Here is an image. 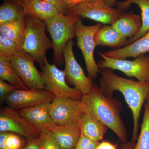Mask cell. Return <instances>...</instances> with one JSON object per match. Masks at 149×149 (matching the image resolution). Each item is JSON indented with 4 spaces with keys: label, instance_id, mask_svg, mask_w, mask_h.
Listing matches in <instances>:
<instances>
[{
    "label": "cell",
    "instance_id": "6da1fadb",
    "mask_svg": "<svg viewBox=\"0 0 149 149\" xmlns=\"http://www.w3.org/2000/svg\"><path fill=\"white\" fill-rule=\"evenodd\" d=\"M100 72L101 74L100 88L104 94L112 97L113 92L119 91L132 112L133 129L131 142L135 145L138 138L139 120L142 107L149 95V84L120 77L109 68L102 69Z\"/></svg>",
    "mask_w": 149,
    "mask_h": 149
},
{
    "label": "cell",
    "instance_id": "7a4b0ae2",
    "mask_svg": "<svg viewBox=\"0 0 149 149\" xmlns=\"http://www.w3.org/2000/svg\"><path fill=\"white\" fill-rule=\"evenodd\" d=\"M80 100L86 112L112 130L122 143H126L127 131L121 117L122 104L118 99L107 96L95 84Z\"/></svg>",
    "mask_w": 149,
    "mask_h": 149
},
{
    "label": "cell",
    "instance_id": "3957f363",
    "mask_svg": "<svg viewBox=\"0 0 149 149\" xmlns=\"http://www.w3.org/2000/svg\"><path fill=\"white\" fill-rule=\"evenodd\" d=\"M26 32L22 49L30 55L42 68L47 58V51L52 48V44L46 33L45 22L26 14Z\"/></svg>",
    "mask_w": 149,
    "mask_h": 149
},
{
    "label": "cell",
    "instance_id": "277c9868",
    "mask_svg": "<svg viewBox=\"0 0 149 149\" xmlns=\"http://www.w3.org/2000/svg\"><path fill=\"white\" fill-rule=\"evenodd\" d=\"M79 17L59 13L45 22L52 44L54 61L58 65L64 62L63 52L67 44L75 37V27Z\"/></svg>",
    "mask_w": 149,
    "mask_h": 149
},
{
    "label": "cell",
    "instance_id": "5b68a950",
    "mask_svg": "<svg viewBox=\"0 0 149 149\" xmlns=\"http://www.w3.org/2000/svg\"><path fill=\"white\" fill-rule=\"evenodd\" d=\"M101 23L87 26L79 18L75 24V37L78 47L83 54L88 76L92 80L97 77L100 72L94 57V52L97 47L95 37L96 33L102 27Z\"/></svg>",
    "mask_w": 149,
    "mask_h": 149
},
{
    "label": "cell",
    "instance_id": "8992f818",
    "mask_svg": "<svg viewBox=\"0 0 149 149\" xmlns=\"http://www.w3.org/2000/svg\"><path fill=\"white\" fill-rule=\"evenodd\" d=\"M98 54L102 58L97 64L100 70L109 68L118 70L128 77H134L140 82L149 84V55H142L130 61L111 58L100 52Z\"/></svg>",
    "mask_w": 149,
    "mask_h": 149
},
{
    "label": "cell",
    "instance_id": "52a82bcc",
    "mask_svg": "<svg viewBox=\"0 0 149 149\" xmlns=\"http://www.w3.org/2000/svg\"><path fill=\"white\" fill-rule=\"evenodd\" d=\"M123 13V11L107 5L104 0H97L82 3L68 9L67 15L82 16L101 24L111 25Z\"/></svg>",
    "mask_w": 149,
    "mask_h": 149
},
{
    "label": "cell",
    "instance_id": "ba28073f",
    "mask_svg": "<svg viewBox=\"0 0 149 149\" xmlns=\"http://www.w3.org/2000/svg\"><path fill=\"white\" fill-rule=\"evenodd\" d=\"M42 69L45 89L55 97L81 100L83 94L76 88L68 86L64 71L58 68L55 63L51 64L47 58Z\"/></svg>",
    "mask_w": 149,
    "mask_h": 149
},
{
    "label": "cell",
    "instance_id": "9c48e42d",
    "mask_svg": "<svg viewBox=\"0 0 149 149\" xmlns=\"http://www.w3.org/2000/svg\"><path fill=\"white\" fill-rule=\"evenodd\" d=\"M74 42L69 41L63 52L65 64L64 71L67 82L74 86L83 95L90 93L95 83L89 76L85 75L83 68L77 62L73 50Z\"/></svg>",
    "mask_w": 149,
    "mask_h": 149
},
{
    "label": "cell",
    "instance_id": "30bf717a",
    "mask_svg": "<svg viewBox=\"0 0 149 149\" xmlns=\"http://www.w3.org/2000/svg\"><path fill=\"white\" fill-rule=\"evenodd\" d=\"M50 113L56 125L77 123L86 113L80 100L55 97L49 104Z\"/></svg>",
    "mask_w": 149,
    "mask_h": 149
},
{
    "label": "cell",
    "instance_id": "8fae6325",
    "mask_svg": "<svg viewBox=\"0 0 149 149\" xmlns=\"http://www.w3.org/2000/svg\"><path fill=\"white\" fill-rule=\"evenodd\" d=\"M11 62L17 74L29 89H45L42 72L35 66V60L21 49L10 58Z\"/></svg>",
    "mask_w": 149,
    "mask_h": 149
},
{
    "label": "cell",
    "instance_id": "7c38bea8",
    "mask_svg": "<svg viewBox=\"0 0 149 149\" xmlns=\"http://www.w3.org/2000/svg\"><path fill=\"white\" fill-rule=\"evenodd\" d=\"M17 133L25 139L39 137L41 131L21 117L18 111L9 107L0 111V132Z\"/></svg>",
    "mask_w": 149,
    "mask_h": 149
},
{
    "label": "cell",
    "instance_id": "4fadbf2b",
    "mask_svg": "<svg viewBox=\"0 0 149 149\" xmlns=\"http://www.w3.org/2000/svg\"><path fill=\"white\" fill-rule=\"evenodd\" d=\"M55 97L53 93L46 89H19L10 93L6 102L10 108L20 110L37 105L49 103Z\"/></svg>",
    "mask_w": 149,
    "mask_h": 149
},
{
    "label": "cell",
    "instance_id": "5bb4252c",
    "mask_svg": "<svg viewBox=\"0 0 149 149\" xmlns=\"http://www.w3.org/2000/svg\"><path fill=\"white\" fill-rule=\"evenodd\" d=\"M49 103L37 105L19 111L22 117L41 131H50L56 125L49 110Z\"/></svg>",
    "mask_w": 149,
    "mask_h": 149
},
{
    "label": "cell",
    "instance_id": "9a60e30c",
    "mask_svg": "<svg viewBox=\"0 0 149 149\" xmlns=\"http://www.w3.org/2000/svg\"><path fill=\"white\" fill-rule=\"evenodd\" d=\"M148 52L149 30L143 37L123 47L100 53L103 55L111 58L126 59L131 57L136 58Z\"/></svg>",
    "mask_w": 149,
    "mask_h": 149
},
{
    "label": "cell",
    "instance_id": "2e32d148",
    "mask_svg": "<svg viewBox=\"0 0 149 149\" xmlns=\"http://www.w3.org/2000/svg\"><path fill=\"white\" fill-rule=\"evenodd\" d=\"M22 7L25 14L45 22L59 13L55 7L42 0H11Z\"/></svg>",
    "mask_w": 149,
    "mask_h": 149
},
{
    "label": "cell",
    "instance_id": "e0dca14e",
    "mask_svg": "<svg viewBox=\"0 0 149 149\" xmlns=\"http://www.w3.org/2000/svg\"><path fill=\"white\" fill-rule=\"evenodd\" d=\"M50 131L63 149H74L82 133L77 123L55 125Z\"/></svg>",
    "mask_w": 149,
    "mask_h": 149
},
{
    "label": "cell",
    "instance_id": "ac0fdd59",
    "mask_svg": "<svg viewBox=\"0 0 149 149\" xmlns=\"http://www.w3.org/2000/svg\"><path fill=\"white\" fill-rule=\"evenodd\" d=\"M111 26L120 35L129 39L139 33L142 27V21L140 16L133 13H123Z\"/></svg>",
    "mask_w": 149,
    "mask_h": 149
},
{
    "label": "cell",
    "instance_id": "d6986e66",
    "mask_svg": "<svg viewBox=\"0 0 149 149\" xmlns=\"http://www.w3.org/2000/svg\"><path fill=\"white\" fill-rule=\"evenodd\" d=\"M96 46L120 49L125 47L128 39L123 37L111 25L103 26L98 30L95 37Z\"/></svg>",
    "mask_w": 149,
    "mask_h": 149
},
{
    "label": "cell",
    "instance_id": "ffe728a7",
    "mask_svg": "<svg viewBox=\"0 0 149 149\" xmlns=\"http://www.w3.org/2000/svg\"><path fill=\"white\" fill-rule=\"evenodd\" d=\"M83 134L92 141L99 143L103 139L107 128L89 113L83 114L77 122Z\"/></svg>",
    "mask_w": 149,
    "mask_h": 149
},
{
    "label": "cell",
    "instance_id": "44dd1931",
    "mask_svg": "<svg viewBox=\"0 0 149 149\" xmlns=\"http://www.w3.org/2000/svg\"><path fill=\"white\" fill-rule=\"evenodd\" d=\"M133 4L138 5L141 9L142 27L138 34L128 39L126 45L143 37L149 30V0H125L116 3L118 8L122 11L128 9Z\"/></svg>",
    "mask_w": 149,
    "mask_h": 149
},
{
    "label": "cell",
    "instance_id": "7402d4cb",
    "mask_svg": "<svg viewBox=\"0 0 149 149\" xmlns=\"http://www.w3.org/2000/svg\"><path fill=\"white\" fill-rule=\"evenodd\" d=\"M26 32L25 19L0 24V35L13 40L22 47Z\"/></svg>",
    "mask_w": 149,
    "mask_h": 149
},
{
    "label": "cell",
    "instance_id": "603a6c76",
    "mask_svg": "<svg viewBox=\"0 0 149 149\" xmlns=\"http://www.w3.org/2000/svg\"><path fill=\"white\" fill-rule=\"evenodd\" d=\"M25 15L20 5L11 0H4L0 6V24L23 19Z\"/></svg>",
    "mask_w": 149,
    "mask_h": 149
},
{
    "label": "cell",
    "instance_id": "cb8c5ba5",
    "mask_svg": "<svg viewBox=\"0 0 149 149\" xmlns=\"http://www.w3.org/2000/svg\"><path fill=\"white\" fill-rule=\"evenodd\" d=\"M0 78L19 89H28L17 74L10 58L0 56Z\"/></svg>",
    "mask_w": 149,
    "mask_h": 149
},
{
    "label": "cell",
    "instance_id": "d4e9b609",
    "mask_svg": "<svg viewBox=\"0 0 149 149\" xmlns=\"http://www.w3.org/2000/svg\"><path fill=\"white\" fill-rule=\"evenodd\" d=\"M27 142L24 137L9 132L0 133V149H22Z\"/></svg>",
    "mask_w": 149,
    "mask_h": 149
},
{
    "label": "cell",
    "instance_id": "484cf974",
    "mask_svg": "<svg viewBox=\"0 0 149 149\" xmlns=\"http://www.w3.org/2000/svg\"><path fill=\"white\" fill-rule=\"evenodd\" d=\"M133 149H149V102L145 105L143 118L141 126V132L137 142Z\"/></svg>",
    "mask_w": 149,
    "mask_h": 149
},
{
    "label": "cell",
    "instance_id": "4316f807",
    "mask_svg": "<svg viewBox=\"0 0 149 149\" xmlns=\"http://www.w3.org/2000/svg\"><path fill=\"white\" fill-rule=\"evenodd\" d=\"M21 49L16 42L0 35V56L10 58Z\"/></svg>",
    "mask_w": 149,
    "mask_h": 149
},
{
    "label": "cell",
    "instance_id": "83f0119b",
    "mask_svg": "<svg viewBox=\"0 0 149 149\" xmlns=\"http://www.w3.org/2000/svg\"><path fill=\"white\" fill-rule=\"evenodd\" d=\"M42 149H63L54 139L50 131H43L40 135Z\"/></svg>",
    "mask_w": 149,
    "mask_h": 149
},
{
    "label": "cell",
    "instance_id": "f1b7e54d",
    "mask_svg": "<svg viewBox=\"0 0 149 149\" xmlns=\"http://www.w3.org/2000/svg\"><path fill=\"white\" fill-rule=\"evenodd\" d=\"M19 88L12 84H10L2 79H0V101L1 103L6 101L8 96Z\"/></svg>",
    "mask_w": 149,
    "mask_h": 149
},
{
    "label": "cell",
    "instance_id": "f546056e",
    "mask_svg": "<svg viewBox=\"0 0 149 149\" xmlns=\"http://www.w3.org/2000/svg\"><path fill=\"white\" fill-rule=\"evenodd\" d=\"M99 143L92 141L81 133L80 139L74 149H96Z\"/></svg>",
    "mask_w": 149,
    "mask_h": 149
},
{
    "label": "cell",
    "instance_id": "4dcf8cb0",
    "mask_svg": "<svg viewBox=\"0 0 149 149\" xmlns=\"http://www.w3.org/2000/svg\"><path fill=\"white\" fill-rule=\"evenodd\" d=\"M53 5L61 13L67 15L68 8L64 0H42Z\"/></svg>",
    "mask_w": 149,
    "mask_h": 149
},
{
    "label": "cell",
    "instance_id": "1f68e13d",
    "mask_svg": "<svg viewBox=\"0 0 149 149\" xmlns=\"http://www.w3.org/2000/svg\"><path fill=\"white\" fill-rule=\"evenodd\" d=\"M22 149H42L40 136L27 140L26 144Z\"/></svg>",
    "mask_w": 149,
    "mask_h": 149
},
{
    "label": "cell",
    "instance_id": "d6a6232c",
    "mask_svg": "<svg viewBox=\"0 0 149 149\" xmlns=\"http://www.w3.org/2000/svg\"><path fill=\"white\" fill-rule=\"evenodd\" d=\"M96 149H118L117 146L108 141H102L99 143Z\"/></svg>",
    "mask_w": 149,
    "mask_h": 149
},
{
    "label": "cell",
    "instance_id": "836d02e7",
    "mask_svg": "<svg viewBox=\"0 0 149 149\" xmlns=\"http://www.w3.org/2000/svg\"><path fill=\"white\" fill-rule=\"evenodd\" d=\"M86 0H67L65 1L67 7L68 9L78 5L81 3L85 2Z\"/></svg>",
    "mask_w": 149,
    "mask_h": 149
},
{
    "label": "cell",
    "instance_id": "e575fe53",
    "mask_svg": "<svg viewBox=\"0 0 149 149\" xmlns=\"http://www.w3.org/2000/svg\"><path fill=\"white\" fill-rule=\"evenodd\" d=\"M134 146L131 142H129L122 143L121 147L122 149H133Z\"/></svg>",
    "mask_w": 149,
    "mask_h": 149
},
{
    "label": "cell",
    "instance_id": "d590c367",
    "mask_svg": "<svg viewBox=\"0 0 149 149\" xmlns=\"http://www.w3.org/2000/svg\"><path fill=\"white\" fill-rule=\"evenodd\" d=\"M117 0H104L105 3L108 6L113 8L116 4Z\"/></svg>",
    "mask_w": 149,
    "mask_h": 149
},
{
    "label": "cell",
    "instance_id": "8d00e7d4",
    "mask_svg": "<svg viewBox=\"0 0 149 149\" xmlns=\"http://www.w3.org/2000/svg\"><path fill=\"white\" fill-rule=\"evenodd\" d=\"M97 1V0H86L85 2H89L94 1Z\"/></svg>",
    "mask_w": 149,
    "mask_h": 149
},
{
    "label": "cell",
    "instance_id": "74e56055",
    "mask_svg": "<svg viewBox=\"0 0 149 149\" xmlns=\"http://www.w3.org/2000/svg\"><path fill=\"white\" fill-rule=\"evenodd\" d=\"M147 100H148V102H149V95H148V97H147Z\"/></svg>",
    "mask_w": 149,
    "mask_h": 149
},
{
    "label": "cell",
    "instance_id": "f35d334b",
    "mask_svg": "<svg viewBox=\"0 0 149 149\" xmlns=\"http://www.w3.org/2000/svg\"><path fill=\"white\" fill-rule=\"evenodd\" d=\"M67 1V0H64V1H65H65Z\"/></svg>",
    "mask_w": 149,
    "mask_h": 149
}]
</instances>
